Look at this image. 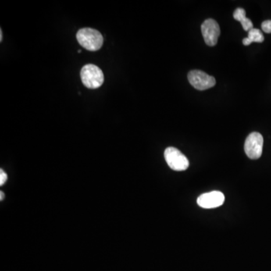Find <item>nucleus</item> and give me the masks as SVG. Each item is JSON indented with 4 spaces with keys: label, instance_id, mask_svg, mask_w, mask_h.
Returning a JSON list of instances; mask_svg holds the SVG:
<instances>
[{
    "label": "nucleus",
    "instance_id": "1",
    "mask_svg": "<svg viewBox=\"0 0 271 271\" xmlns=\"http://www.w3.org/2000/svg\"><path fill=\"white\" fill-rule=\"evenodd\" d=\"M79 44L90 51H98L104 44V37L97 30L92 28L81 29L76 35Z\"/></svg>",
    "mask_w": 271,
    "mask_h": 271
},
{
    "label": "nucleus",
    "instance_id": "2",
    "mask_svg": "<svg viewBox=\"0 0 271 271\" xmlns=\"http://www.w3.org/2000/svg\"><path fill=\"white\" fill-rule=\"evenodd\" d=\"M81 79L87 88H98L104 83V72L96 65L87 64L81 70Z\"/></svg>",
    "mask_w": 271,
    "mask_h": 271
},
{
    "label": "nucleus",
    "instance_id": "3",
    "mask_svg": "<svg viewBox=\"0 0 271 271\" xmlns=\"http://www.w3.org/2000/svg\"><path fill=\"white\" fill-rule=\"evenodd\" d=\"M264 139L258 132L250 133L246 140L244 150L250 159L257 160L261 158L263 151Z\"/></svg>",
    "mask_w": 271,
    "mask_h": 271
},
{
    "label": "nucleus",
    "instance_id": "4",
    "mask_svg": "<svg viewBox=\"0 0 271 271\" xmlns=\"http://www.w3.org/2000/svg\"><path fill=\"white\" fill-rule=\"evenodd\" d=\"M165 158L168 166L175 171H184L189 167L188 158L174 147H168L165 151Z\"/></svg>",
    "mask_w": 271,
    "mask_h": 271
},
{
    "label": "nucleus",
    "instance_id": "5",
    "mask_svg": "<svg viewBox=\"0 0 271 271\" xmlns=\"http://www.w3.org/2000/svg\"><path fill=\"white\" fill-rule=\"evenodd\" d=\"M188 82L194 88L199 90H207L215 85V78L207 74L203 71L194 70L190 71L188 74Z\"/></svg>",
    "mask_w": 271,
    "mask_h": 271
},
{
    "label": "nucleus",
    "instance_id": "6",
    "mask_svg": "<svg viewBox=\"0 0 271 271\" xmlns=\"http://www.w3.org/2000/svg\"><path fill=\"white\" fill-rule=\"evenodd\" d=\"M201 32L206 44L209 46H215L220 36L219 23L213 19H207L201 25Z\"/></svg>",
    "mask_w": 271,
    "mask_h": 271
},
{
    "label": "nucleus",
    "instance_id": "7",
    "mask_svg": "<svg viewBox=\"0 0 271 271\" xmlns=\"http://www.w3.org/2000/svg\"><path fill=\"white\" fill-rule=\"evenodd\" d=\"M224 202H225V196L223 193L218 191L201 194L197 198V204L204 209L216 208L222 206Z\"/></svg>",
    "mask_w": 271,
    "mask_h": 271
},
{
    "label": "nucleus",
    "instance_id": "8",
    "mask_svg": "<svg viewBox=\"0 0 271 271\" xmlns=\"http://www.w3.org/2000/svg\"><path fill=\"white\" fill-rule=\"evenodd\" d=\"M233 18L235 20L238 21L241 23L243 30L246 31H250L253 29V23L250 19L246 16V12L243 8H238L235 10L233 13Z\"/></svg>",
    "mask_w": 271,
    "mask_h": 271
},
{
    "label": "nucleus",
    "instance_id": "9",
    "mask_svg": "<svg viewBox=\"0 0 271 271\" xmlns=\"http://www.w3.org/2000/svg\"><path fill=\"white\" fill-rule=\"evenodd\" d=\"M265 40L263 33L258 29L253 28L248 33V37L243 39V43L244 45H250L252 42H263Z\"/></svg>",
    "mask_w": 271,
    "mask_h": 271
},
{
    "label": "nucleus",
    "instance_id": "10",
    "mask_svg": "<svg viewBox=\"0 0 271 271\" xmlns=\"http://www.w3.org/2000/svg\"><path fill=\"white\" fill-rule=\"evenodd\" d=\"M261 28L265 33H271V20L265 21L261 23Z\"/></svg>",
    "mask_w": 271,
    "mask_h": 271
},
{
    "label": "nucleus",
    "instance_id": "11",
    "mask_svg": "<svg viewBox=\"0 0 271 271\" xmlns=\"http://www.w3.org/2000/svg\"><path fill=\"white\" fill-rule=\"evenodd\" d=\"M7 179H8V176L6 173L2 169H1L0 170V186H3L6 182Z\"/></svg>",
    "mask_w": 271,
    "mask_h": 271
},
{
    "label": "nucleus",
    "instance_id": "12",
    "mask_svg": "<svg viewBox=\"0 0 271 271\" xmlns=\"http://www.w3.org/2000/svg\"><path fill=\"white\" fill-rule=\"evenodd\" d=\"M4 197H5V194H4L2 191H0V200H1V201H2V200H3L4 199Z\"/></svg>",
    "mask_w": 271,
    "mask_h": 271
},
{
    "label": "nucleus",
    "instance_id": "13",
    "mask_svg": "<svg viewBox=\"0 0 271 271\" xmlns=\"http://www.w3.org/2000/svg\"><path fill=\"white\" fill-rule=\"evenodd\" d=\"M2 41V30H0V42Z\"/></svg>",
    "mask_w": 271,
    "mask_h": 271
}]
</instances>
